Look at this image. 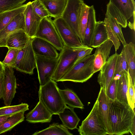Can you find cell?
Wrapping results in <instances>:
<instances>
[{
    "label": "cell",
    "instance_id": "cell-1",
    "mask_svg": "<svg viewBox=\"0 0 135 135\" xmlns=\"http://www.w3.org/2000/svg\"><path fill=\"white\" fill-rule=\"evenodd\" d=\"M135 113L129 104L110 99L108 121L111 135L131 133Z\"/></svg>",
    "mask_w": 135,
    "mask_h": 135
},
{
    "label": "cell",
    "instance_id": "cell-2",
    "mask_svg": "<svg viewBox=\"0 0 135 135\" xmlns=\"http://www.w3.org/2000/svg\"><path fill=\"white\" fill-rule=\"evenodd\" d=\"M38 93L39 99L52 115L58 114L67 106L56 82L52 79L44 85L40 86Z\"/></svg>",
    "mask_w": 135,
    "mask_h": 135
},
{
    "label": "cell",
    "instance_id": "cell-3",
    "mask_svg": "<svg viewBox=\"0 0 135 135\" xmlns=\"http://www.w3.org/2000/svg\"><path fill=\"white\" fill-rule=\"evenodd\" d=\"M94 54L88 55L74 63L59 81H70L83 83L90 78L94 74Z\"/></svg>",
    "mask_w": 135,
    "mask_h": 135
},
{
    "label": "cell",
    "instance_id": "cell-4",
    "mask_svg": "<svg viewBox=\"0 0 135 135\" xmlns=\"http://www.w3.org/2000/svg\"><path fill=\"white\" fill-rule=\"evenodd\" d=\"M97 100L90 113L79 127L78 131L81 135L108 134L98 109Z\"/></svg>",
    "mask_w": 135,
    "mask_h": 135
},
{
    "label": "cell",
    "instance_id": "cell-5",
    "mask_svg": "<svg viewBox=\"0 0 135 135\" xmlns=\"http://www.w3.org/2000/svg\"><path fill=\"white\" fill-rule=\"evenodd\" d=\"M35 37L40 38L52 44L60 51L64 45L51 17L42 18L37 30Z\"/></svg>",
    "mask_w": 135,
    "mask_h": 135
},
{
    "label": "cell",
    "instance_id": "cell-6",
    "mask_svg": "<svg viewBox=\"0 0 135 135\" xmlns=\"http://www.w3.org/2000/svg\"><path fill=\"white\" fill-rule=\"evenodd\" d=\"M84 3L83 0H67L61 16L73 30L81 42L79 24L82 9Z\"/></svg>",
    "mask_w": 135,
    "mask_h": 135
},
{
    "label": "cell",
    "instance_id": "cell-7",
    "mask_svg": "<svg viewBox=\"0 0 135 135\" xmlns=\"http://www.w3.org/2000/svg\"><path fill=\"white\" fill-rule=\"evenodd\" d=\"M30 39L26 46L20 50L13 67L17 70L30 75L33 74V70L36 68L35 55L32 47Z\"/></svg>",
    "mask_w": 135,
    "mask_h": 135
},
{
    "label": "cell",
    "instance_id": "cell-8",
    "mask_svg": "<svg viewBox=\"0 0 135 135\" xmlns=\"http://www.w3.org/2000/svg\"><path fill=\"white\" fill-rule=\"evenodd\" d=\"M83 47L73 49L64 46L59 54V61L52 79L56 82L59 81L74 64L78 50Z\"/></svg>",
    "mask_w": 135,
    "mask_h": 135
},
{
    "label": "cell",
    "instance_id": "cell-9",
    "mask_svg": "<svg viewBox=\"0 0 135 135\" xmlns=\"http://www.w3.org/2000/svg\"><path fill=\"white\" fill-rule=\"evenodd\" d=\"M54 23L64 46L73 49L83 47L84 45L73 30L61 17L54 18Z\"/></svg>",
    "mask_w": 135,
    "mask_h": 135
},
{
    "label": "cell",
    "instance_id": "cell-10",
    "mask_svg": "<svg viewBox=\"0 0 135 135\" xmlns=\"http://www.w3.org/2000/svg\"><path fill=\"white\" fill-rule=\"evenodd\" d=\"M35 59L40 86H43L52 79L59 57L50 58L35 55Z\"/></svg>",
    "mask_w": 135,
    "mask_h": 135
},
{
    "label": "cell",
    "instance_id": "cell-11",
    "mask_svg": "<svg viewBox=\"0 0 135 135\" xmlns=\"http://www.w3.org/2000/svg\"><path fill=\"white\" fill-rule=\"evenodd\" d=\"M13 68L5 65L2 99L5 106L11 105L16 93V80Z\"/></svg>",
    "mask_w": 135,
    "mask_h": 135
},
{
    "label": "cell",
    "instance_id": "cell-12",
    "mask_svg": "<svg viewBox=\"0 0 135 135\" xmlns=\"http://www.w3.org/2000/svg\"><path fill=\"white\" fill-rule=\"evenodd\" d=\"M118 54L116 52L109 57L100 70L97 81L106 93L108 86L114 78L115 65Z\"/></svg>",
    "mask_w": 135,
    "mask_h": 135
},
{
    "label": "cell",
    "instance_id": "cell-13",
    "mask_svg": "<svg viewBox=\"0 0 135 135\" xmlns=\"http://www.w3.org/2000/svg\"><path fill=\"white\" fill-rule=\"evenodd\" d=\"M23 12L16 16L0 31V47H6L7 40L13 33L20 30L25 31V19Z\"/></svg>",
    "mask_w": 135,
    "mask_h": 135
},
{
    "label": "cell",
    "instance_id": "cell-14",
    "mask_svg": "<svg viewBox=\"0 0 135 135\" xmlns=\"http://www.w3.org/2000/svg\"><path fill=\"white\" fill-rule=\"evenodd\" d=\"M23 12L25 19V31L31 38L35 37L36 33L42 18L38 15L34 11L31 2L26 3Z\"/></svg>",
    "mask_w": 135,
    "mask_h": 135
},
{
    "label": "cell",
    "instance_id": "cell-15",
    "mask_svg": "<svg viewBox=\"0 0 135 135\" xmlns=\"http://www.w3.org/2000/svg\"><path fill=\"white\" fill-rule=\"evenodd\" d=\"M31 44L35 55L53 58L59 57V54L56 48L43 39L35 37L32 38Z\"/></svg>",
    "mask_w": 135,
    "mask_h": 135
},
{
    "label": "cell",
    "instance_id": "cell-16",
    "mask_svg": "<svg viewBox=\"0 0 135 135\" xmlns=\"http://www.w3.org/2000/svg\"><path fill=\"white\" fill-rule=\"evenodd\" d=\"M39 101L35 107L26 115V120L31 123L50 122L52 114L45 106L41 100Z\"/></svg>",
    "mask_w": 135,
    "mask_h": 135
},
{
    "label": "cell",
    "instance_id": "cell-17",
    "mask_svg": "<svg viewBox=\"0 0 135 135\" xmlns=\"http://www.w3.org/2000/svg\"><path fill=\"white\" fill-rule=\"evenodd\" d=\"M113 45L112 42L108 39L96 48L94 54V58L93 70L94 73L100 71L106 63Z\"/></svg>",
    "mask_w": 135,
    "mask_h": 135
},
{
    "label": "cell",
    "instance_id": "cell-18",
    "mask_svg": "<svg viewBox=\"0 0 135 135\" xmlns=\"http://www.w3.org/2000/svg\"><path fill=\"white\" fill-rule=\"evenodd\" d=\"M98 101V109L108 134L111 135L108 121L110 99L107 96L104 89L100 86L97 99Z\"/></svg>",
    "mask_w": 135,
    "mask_h": 135
},
{
    "label": "cell",
    "instance_id": "cell-19",
    "mask_svg": "<svg viewBox=\"0 0 135 135\" xmlns=\"http://www.w3.org/2000/svg\"><path fill=\"white\" fill-rule=\"evenodd\" d=\"M30 38L24 30H20L10 36L7 40L6 47L21 50L26 46Z\"/></svg>",
    "mask_w": 135,
    "mask_h": 135
},
{
    "label": "cell",
    "instance_id": "cell-20",
    "mask_svg": "<svg viewBox=\"0 0 135 135\" xmlns=\"http://www.w3.org/2000/svg\"><path fill=\"white\" fill-rule=\"evenodd\" d=\"M58 115L63 124L68 129L73 130L77 128L80 120L74 112V108L67 106Z\"/></svg>",
    "mask_w": 135,
    "mask_h": 135
},
{
    "label": "cell",
    "instance_id": "cell-21",
    "mask_svg": "<svg viewBox=\"0 0 135 135\" xmlns=\"http://www.w3.org/2000/svg\"><path fill=\"white\" fill-rule=\"evenodd\" d=\"M128 72L125 71L117 79L116 99L120 102L128 104L127 98Z\"/></svg>",
    "mask_w": 135,
    "mask_h": 135
},
{
    "label": "cell",
    "instance_id": "cell-22",
    "mask_svg": "<svg viewBox=\"0 0 135 135\" xmlns=\"http://www.w3.org/2000/svg\"><path fill=\"white\" fill-rule=\"evenodd\" d=\"M129 21L135 16V3L134 0H109Z\"/></svg>",
    "mask_w": 135,
    "mask_h": 135
},
{
    "label": "cell",
    "instance_id": "cell-23",
    "mask_svg": "<svg viewBox=\"0 0 135 135\" xmlns=\"http://www.w3.org/2000/svg\"><path fill=\"white\" fill-rule=\"evenodd\" d=\"M108 40L104 21H97L92 37L90 47L96 48Z\"/></svg>",
    "mask_w": 135,
    "mask_h": 135
},
{
    "label": "cell",
    "instance_id": "cell-24",
    "mask_svg": "<svg viewBox=\"0 0 135 135\" xmlns=\"http://www.w3.org/2000/svg\"><path fill=\"white\" fill-rule=\"evenodd\" d=\"M48 11L50 16L54 18L61 17L67 0H39Z\"/></svg>",
    "mask_w": 135,
    "mask_h": 135
},
{
    "label": "cell",
    "instance_id": "cell-25",
    "mask_svg": "<svg viewBox=\"0 0 135 135\" xmlns=\"http://www.w3.org/2000/svg\"><path fill=\"white\" fill-rule=\"evenodd\" d=\"M95 12L94 6H90L88 22L85 31L83 44L90 47L91 39L96 23Z\"/></svg>",
    "mask_w": 135,
    "mask_h": 135
},
{
    "label": "cell",
    "instance_id": "cell-26",
    "mask_svg": "<svg viewBox=\"0 0 135 135\" xmlns=\"http://www.w3.org/2000/svg\"><path fill=\"white\" fill-rule=\"evenodd\" d=\"M126 58L128 67V72L133 84L135 83V49L134 44L131 42L123 46Z\"/></svg>",
    "mask_w": 135,
    "mask_h": 135
},
{
    "label": "cell",
    "instance_id": "cell-27",
    "mask_svg": "<svg viewBox=\"0 0 135 135\" xmlns=\"http://www.w3.org/2000/svg\"><path fill=\"white\" fill-rule=\"evenodd\" d=\"M59 91L65 103L69 107L81 109L84 108V105L77 94L69 89H59Z\"/></svg>",
    "mask_w": 135,
    "mask_h": 135
},
{
    "label": "cell",
    "instance_id": "cell-28",
    "mask_svg": "<svg viewBox=\"0 0 135 135\" xmlns=\"http://www.w3.org/2000/svg\"><path fill=\"white\" fill-rule=\"evenodd\" d=\"M25 112L22 111L13 115L0 124V134L10 131L23 121Z\"/></svg>",
    "mask_w": 135,
    "mask_h": 135
},
{
    "label": "cell",
    "instance_id": "cell-29",
    "mask_svg": "<svg viewBox=\"0 0 135 135\" xmlns=\"http://www.w3.org/2000/svg\"><path fill=\"white\" fill-rule=\"evenodd\" d=\"M68 128L63 124L53 123L47 128L36 132L33 135H72Z\"/></svg>",
    "mask_w": 135,
    "mask_h": 135
},
{
    "label": "cell",
    "instance_id": "cell-30",
    "mask_svg": "<svg viewBox=\"0 0 135 135\" xmlns=\"http://www.w3.org/2000/svg\"><path fill=\"white\" fill-rule=\"evenodd\" d=\"M27 4H23L16 8L0 12V31L4 28L16 16L23 12Z\"/></svg>",
    "mask_w": 135,
    "mask_h": 135
},
{
    "label": "cell",
    "instance_id": "cell-31",
    "mask_svg": "<svg viewBox=\"0 0 135 135\" xmlns=\"http://www.w3.org/2000/svg\"><path fill=\"white\" fill-rule=\"evenodd\" d=\"M125 71H128V67L124 51L123 49L121 53L118 54L115 68L114 78L117 79L119 76Z\"/></svg>",
    "mask_w": 135,
    "mask_h": 135
},
{
    "label": "cell",
    "instance_id": "cell-32",
    "mask_svg": "<svg viewBox=\"0 0 135 135\" xmlns=\"http://www.w3.org/2000/svg\"><path fill=\"white\" fill-rule=\"evenodd\" d=\"M29 105L26 103L16 105L5 106L0 107V116L13 115L22 111L28 110Z\"/></svg>",
    "mask_w": 135,
    "mask_h": 135
},
{
    "label": "cell",
    "instance_id": "cell-33",
    "mask_svg": "<svg viewBox=\"0 0 135 135\" xmlns=\"http://www.w3.org/2000/svg\"><path fill=\"white\" fill-rule=\"evenodd\" d=\"M107 11L117 21L122 27L126 28L128 25L127 20L117 9L110 1L107 5Z\"/></svg>",
    "mask_w": 135,
    "mask_h": 135
},
{
    "label": "cell",
    "instance_id": "cell-34",
    "mask_svg": "<svg viewBox=\"0 0 135 135\" xmlns=\"http://www.w3.org/2000/svg\"><path fill=\"white\" fill-rule=\"evenodd\" d=\"M105 17L108 19L111 28L118 38L119 41L122 42L123 46L125 45L127 43L122 31L121 26L107 11Z\"/></svg>",
    "mask_w": 135,
    "mask_h": 135
},
{
    "label": "cell",
    "instance_id": "cell-35",
    "mask_svg": "<svg viewBox=\"0 0 135 135\" xmlns=\"http://www.w3.org/2000/svg\"><path fill=\"white\" fill-rule=\"evenodd\" d=\"M90 7V6L84 3L82 9L79 20V29L82 42L84 39L85 31L88 22Z\"/></svg>",
    "mask_w": 135,
    "mask_h": 135
},
{
    "label": "cell",
    "instance_id": "cell-36",
    "mask_svg": "<svg viewBox=\"0 0 135 135\" xmlns=\"http://www.w3.org/2000/svg\"><path fill=\"white\" fill-rule=\"evenodd\" d=\"M27 0H0V12L10 10L22 6Z\"/></svg>",
    "mask_w": 135,
    "mask_h": 135
},
{
    "label": "cell",
    "instance_id": "cell-37",
    "mask_svg": "<svg viewBox=\"0 0 135 135\" xmlns=\"http://www.w3.org/2000/svg\"><path fill=\"white\" fill-rule=\"evenodd\" d=\"M104 21L105 25L108 39L112 42L116 52L120 46V41L111 28L108 20L106 17H105Z\"/></svg>",
    "mask_w": 135,
    "mask_h": 135
},
{
    "label": "cell",
    "instance_id": "cell-38",
    "mask_svg": "<svg viewBox=\"0 0 135 135\" xmlns=\"http://www.w3.org/2000/svg\"><path fill=\"white\" fill-rule=\"evenodd\" d=\"M6 56L2 62L5 65L13 68L19 50L15 48H9Z\"/></svg>",
    "mask_w": 135,
    "mask_h": 135
},
{
    "label": "cell",
    "instance_id": "cell-39",
    "mask_svg": "<svg viewBox=\"0 0 135 135\" xmlns=\"http://www.w3.org/2000/svg\"><path fill=\"white\" fill-rule=\"evenodd\" d=\"M31 4L36 13L41 18L50 16L48 11L39 0H34L31 2Z\"/></svg>",
    "mask_w": 135,
    "mask_h": 135
},
{
    "label": "cell",
    "instance_id": "cell-40",
    "mask_svg": "<svg viewBox=\"0 0 135 135\" xmlns=\"http://www.w3.org/2000/svg\"><path fill=\"white\" fill-rule=\"evenodd\" d=\"M127 98L128 104L134 110L135 85H134L132 83L131 79L129 74L128 76Z\"/></svg>",
    "mask_w": 135,
    "mask_h": 135
},
{
    "label": "cell",
    "instance_id": "cell-41",
    "mask_svg": "<svg viewBox=\"0 0 135 135\" xmlns=\"http://www.w3.org/2000/svg\"><path fill=\"white\" fill-rule=\"evenodd\" d=\"M116 79H112L108 86L105 93L108 97L112 100L116 99Z\"/></svg>",
    "mask_w": 135,
    "mask_h": 135
},
{
    "label": "cell",
    "instance_id": "cell-42",
    "mask_svg": "<svg viewBox=\"0 0 135 135\" xmlns=\"http://www.w3.org/2000/svg\"><path fill=\"white\" fill-rule=\"evenodd\" d=\"M4 77L0 78V99L2 98L3 91Z\"/></svg>",
    "mask_w": 135,
    "mask_h": 135
},
{
    "label": "cell",
    "instance_id": "cell-43",
    "mask_svg": "<svg viewBox=\"0 0 135 135\" xmlns=\"http://www.w3.org/2000/svg\"><path fill=\"white\" fill-rule=\"evenodd\" d=\"M5 69V65L0 61V78L4 76Z\"/></svg>",
    "mask_w": 135,
    "mask_h": 135
},
{
    "label": "cell",
    "instance_id": "cell-44",
    "mask_svg": "<svg viewBox=\"0 0 135 135\" xmlns=\"http://www.w3.org/2000/svg\"><path fill=\"white\" fill-rule=\"evenodd\" d=\"M14 115V114H13ZM13 115L0 116V124Z\"/></svg>",
    "mask_w": 135,
    "mask_h": 135
}]
</instances>
